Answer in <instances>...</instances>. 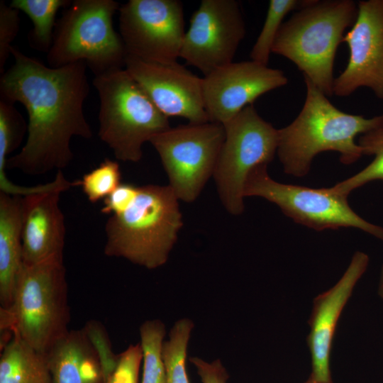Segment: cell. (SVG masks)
<instances>
[{
	"mask_svg": "<svg viewBox=\"0 0 383 383\" xmlns=\"http://www.w3.org/2000/svg\"><path fill=\"white\" fill-rule=\"evenodd\" d=\"M99 99L98 135L121 161L138 162L143 145L170 128L169 118L123 69L95 76Z\"/></svg>",
	"mask_w": 383,
	"mask_h": 383,
	"instance_id": "52a82bcc",
	"label": "cell"
},
{
	"mask_svg": "<svg viewBox=\"0 0 383 383\" xmlns=\"http://www.w3.org/2000/svg\"><path fill=\"white\" fill-rule=\"evenodd\" d=\"M23 266L21 196L0 192V303L9 309L13 301Z\"/></svg>",
	"mask_w": 383,
	"mask_h": 383,
	"instance_id": "d6986e66",
	"label": "cell"
},
{
	"mask_svg": "<svg viewBox=\"0 0 383 383\" xmlns=\"http://www.w3.org/2000/svg\"><path fill=\"white\" fill-rule=\"evenodd\" d=\"M164 324L158 320L147 321L140 328L143 351V377L141 383H166L162 356Z\"/></svg>",
	"mask_w": 383,
	"mask_h": 383,
	"instance_id": "d4e9b609",
	"label": "cell"
},
{
	"mask_svg": "<svg viewBox=\"0 0 383 383\" xmlns=\"http://www.w3.org/2000/svg\"><path fill=\"white\" fill-rule=\"evenodd\" d=\"M178 201L169 185L138 187L130 206L106 221L104 254L150 270L163 265L183 226Z\"/></svg>",
	"mask_w": 383,
	"mask_h": 383,
	"instance_id": "3957f363",
	"label": "cell"
},
{
	"mask_svg": "<svg viewBox=\"0 0 383 383\" xmlns=\"http://www.w3.org/2000/svg\"><path fill=\"white\" fill-rule=\"evenodd\" d=\"M28 123L13 104L0 99V192L7 193L13 187L6 175L7 156L19 147Z\"/></svg>",
	"mask_w": 383,
	"mask_h": 383,
	"instance_id": "7402d4cb",
	"label": "cell"
},
{
	"mask_svg": "<svg viewBox=\"0 0 383 383\" xmlns=\"http://www.w3.org/2000/svg\"><path fill=\"white\" fill-rule=\"evenodd\" d=\"M225 138L213 174L221 201L227 211L243 213L244 189L250 172L268 165L277 150L278 129L265 121L253 105L223 124Z\"/></svg>",
	"mask_w": 383,
	"mask_h": 383,
	"instance_id": "ba28073f",
	"label": "cell"
},
{
	"mask_svg": "<svg viewBox=\"0 0 383 383\" xmlns=\"http://www.w3.org/2000/svg\"><path fill=\"white\" fill-rule=\"evenodd\" d=\"M11 55L13 64L0 77V99L21 103L28 122L26 143L7 159L6 168L31 176L62 170L74 157L72 138L92 137L84 113L89 93L87 64L48 67L13 45Z\"/></svg>",
	"mask_w": 383,
	"mask_h": 383,
	"instance_id": "6da1fadb",
	"label": "cell"
},
{
	"mask_svg": "<svg viewBox=\"0 0 383 383\" xmlns=\"http://www.w3.org/2000/svg\"><path fill=\"white\" fill-rule=\"evenodd\" d=\"M69 0H12L10 6L25 13L33 28L28 35L29 45L34 50L48 53L53 39L56 15L60 8H65Z\"/></svg>",
	"mask_w": 383,
	"mask_h": 383,
	"instance_id": "44dd1931",
	"label": "cell"
},
{
	"mask_svg": "<svg viewBox=\"0 0 383 383\" xmlns=\"http://www.w3.org/2000/svg\"><path fill=\"white\" fill-rule=\"evenodd\" d=\"M138 187L121 183L111 194L104 199L101 213L118 215L126 211L135 199Z\"/></svg>",
	"mask_w": 383,
	"mask_h": 383,
	"instance_id": "f546056e",
	"label": "cell"
},
{
	"mask_svg": "<svg viewBox=\"0 0 383 383\" xmlns=\"http://www.w3.org/2000/svg\"><path fill=\"white\" fill-rule=\"evenodd\" d=\"M304 383H321V382H318L313 379H311V377H309L306 382H305Z\"/></svg>",
	"mask_w": 383,
	"mask_h": 383,
	"instance_id": "836d02e7",
	"label": "cell"
},
{
	"mask_svg": "<svg viewBox=\"0 0 383 383\" xmlns=\"http://www.w3.org/2000/svg\"><path fill=\"white\" fill-rule=\"evenodd\" d=\"M245 35L238 1L202 0L190 18L179 57L206 76L233 62Z\"/></svg>",
	"mask_w": 383,
	"mask_h": 383,
	"instance_id": "7c38bea8",
	"label": "cell"
},
{
	"mask_svg": "<svg viewBox=\"0 0 383 383\" xmlns=\"http://www.w3.org/2000/svg\"><path fill=\"white\" fill-rule=\"evenodd\" d=\"M358 145L364 155H374V160L360 172L331 187L335 193L348 196L352 191L368 182L383 180V128L361 135Z\"/></svg>",
	"mask_w": 383,
	"mask_h": 383,
	"instance_id": "603a6c76",
	"label": "cell"
},
{
	"mask_svg": "<svg viewBox=\"0 0 383 383\" xmlns=\"http://www.w3.org/2000/svg\"><path fill=\"white\" fill-rule=\"evenodd\" d=\"M121 172L118 162L105 159L99 166L77 180V186L89 202L95 204L104 199L121 184Z\"/></svg>",
	"mask_w": 383,
	"mask_h": 383,
	"instance_id": "4316f807",
	"label": "cell"
},
{
	"mask_svg": "<svg viewBox=\"0 0 383 383\" xmlns=\"http://www.w3.org/2000/svg\"><path fill=\"white\" fill-rule=\"evenodd\" d=\"M20 29L19 11L0 1V73L4 71L5 64L11 55L12 42Z\"/></svg>",
	"mask_w": 383,
	"mask_h": 383,
	"instance_id": "83f0119b",
	"label": "cell"
},
{
	"mask_svg": "<svg viewBox=\"0 0 383 383\" xmlns=\"http://www.w3.org/2000/svg\"><path fill=\"white\" fill-rule=\"evenodd\" d=\"M378 295L383 300V265L381 269L379 281Z\"/></svg>",
	"mask_w": 383,
	"mask_h": 383,
	"instance_id": "1f68e13d",
	"label": "cell"
},
{
	"mask_svg": "<svg viewBox=\"0 0 383 383\" xmlns=\"http://www.w3.org/2000/svg\"><path fill=\"white\" fill-rule=\"evenodd\" d=\"M125 69L167 118H184L189 123L210 121L204 104L202 78L177 61L148 62L127 55Z\"/></svg>",
	"mask_w": 383,
	"mask_h": 383,
	"instance_id": "5bb4252c",
	"label": "cell"
},
{
	"mask_svg": "<svg viewBox=\"0 0 383 383\" xmlns=\"http://www.w3.org/2000/svg\"><path fill=\"white\" fill-rule=\"evenodd\" d=\"M72 186H77V181H68L59 170L54 180L21 196L23 265L63 258L66 228L60 197Z\"/></svg>",
	"mask_w": 383,
	"mask_h": 383,
	"instance_id": "2e32d148",
	"label": "cell"
},
{
	"mask_svg": "<svg viewBox=\"0 0 383 383\" xmlns=\"http://www.w3.org/2000/svg\"><path fill=\"white\" fill-rule=\"evenodd\" d=\"M67 300L63 258L23 265L11 306L1 309V328L46 355L70 331Z\"/></svg>",
	"mask_w": 383,
	"mask_h": 383,
	"instance_id": "5b68a950",
	"label": "cell"
},
{
	"mask_svg": "<svg viewBox=\"0 0 383 383\" xmlns=\"http://www.w3.org/2000/svg\"><path fill=\"white\" fill-rule=\"evenodd\" d=\"M121 4L113 0H74L57 20L48 66L84 61L95 76L125 68L127 52L113 17Z\"/></svg>",
	"mask_w": 383,
	"mask_h": 383,
	"instance_id": "8992f818",
	"label": "cell"
},
{
	"mask_svg": "<svg viewBox=\"0 0 383 383\" xmlns=\"http://www.w3.org/2000/svg\"><path fill=\"white\" fill-rule=\"evenodd\" d=\"M111 374H104V383H110L111 378Z\"/></svg>",
	"mask_w": 383,
	"mask_h": 383,
	"instance_id": "d6a6232c",
	"label": "cell"
},
{
	"mask_svg": "<svg viewBox=\"0 0 383 383\" xmlns=\"http://www.w3.org/2000/svg\"><path fill=\"white\" fill-rule=\"evenodd\" d=\"M119 34L127 55L154 62L179 57L185 35L179 0H129L121 4Z\"/></svg>",
	"mask_w": 383,
	"mask_h": 383,
	"instance_id": "8fae6325",
	"label": "cell"
},
{
	"mask_svg": "<svg viewBox=\"0 0 383 383\" xmlns=\"http://www.w3.org/2000/svg\"><path fill=\"white\" fill-rule=\"evenodd\" d=\"M143 361L140 344L130 345L118 355L110 383H138V374Z\"/></svg>",
	"mask_w": 383,
	"mask_h": 383,
	"instance_id": "f1b7e54d",
	"label": "cell"
},
{
	"mask_svg": "<svg viewBox=\"0 0 383 383\" xmlns=\"http://www.w3.org/2000/svg\"><path fill=\"white\" fill-rule=\"evenodd\" d=\"M309 0H270L265 22L250 53L252 60L267 65L272 46L284 17L304 6Z\"/></svg>",
	"mask_w": 383,
	"mask_h": 383,
	"instance_id": "cb8c5ba5",
	"label": "cell"
},
{
	"mask_svg": "<svg viewBox=\"0 0 383 383\" xmlns=\"http://www.w3.org/2000/svg\"><path fill=\"white\" fill-rule=\"evenodd\" d=\"M46 356L52 383H104L99 352L84 327L69 331Z\"/></svg>",
	"mask_w": 383,
	"mask_h": 383,
	"instance_id": "ac0fdd59",
	"label": "cell"
},
{
	"mask_svg": "<svg viewBox=\"0 0 383 383\" xmlns=\"http://www.w3.org/2000/svg\"><path fill=\"white\" fill-rule=\"evenodd\" d=\"M194 325L187 318L177 321L163 343L162 356L166 383H190L186 370L187 348Z\"/></svg>",
	"mask_w": 383,
	"mask_h": 383,
	"instance_id": "484cf974",
	"label": "cell"
},
{
	"mask_svg": "<svg viewBox=\"0 0 383 383\" xmlns=\"http://www.w3.org/2000/svg\"><path fill=\"white\" fill-rule=\"evenodd\" d=\"M189 361L196 367L202 383H226L228 374L220 360L209 363L198 357H191Z\"/></svg>",
	"mask_w": 383,
	"mask_h": 383,
	"instance_id": "4dcf8cb0",
	"label": "cell"
},
{
	"mask_svg": "<svg viewBox=\"0 0 383 383\" xmlns=\"http://www.w3.org/2000/svg\"><path fill=\"white\" fill-rule=\"evenodd\" d=\"M281 70L253 61L231 62L202 77L203 99L211 122L224 124L268 91L284 86Z\"/></svg>",
	"mask_w": 383,
	"mask_h": 383,
	"instance_id": "9a60e30c",
	"label": "cell"
},
{
	"mask_svg": "<svg viewBox=\"0 0 383 383\" xmlns=\"http://www.w3.org/2000/svg\"><path fill=\"white\" fill-rule=\"evenodd\" d=\"M224 138L223 126L209 121L170 127L150 140L179 200L192 203L199 196L213 176Z\"/></svg>",
	"mask_w": 383,
	"mask_h": 383,
	"instance_id": "30bf717a",
	"label": "cell"
},
{
	"mask_svg": "<svg viewBox=\"0 0 383 383\" xmlns=\"http://www.w3.org/2000/svg\"><path fill=\"white\" fill-rule=\"evenodd\" d=\"M0 383H52L46 355L12 334L1 353Z\"/></svg>",
	"mask_w": 383,
	"mask_h": 383,
	"instance_id": "ffe728a7",
	"label": "cell"
},
{
	"mask_svg": "<svg viewBox=\"0 0 383 383\" xmlns=\"http://www.w3.org/2000/svg\"><path fill=\"white\" fill-rule=\"evenodd\" d=\"M357 15V4L353 0H309L283 23L272 52L292 61L305 78L331 96L336 50Z\"/></svg>",
	"mask_w": 383,
	"mask_h": 383,
	"instance_id": "277c9868",
	"label": "cell"
},
{
	"mask_svg": "<svg viewBox=\"0 0 383 383\" xmlns=\"http://www.w3.org/2000/svg\"><path fill=\"white\" fill-rule=\"evenodd\" d=\"M304 81L301 110L291 123L278 129L277 153L284 172L305 176L316 155L326 151L338 152L343 164L355 162L364 155L355 138L383 128V114L368 118L343 112L309 79Z\"/></svg>",
	"mask_w": 383,
	"mask_h": 383,
	"instance_id": "7a4b0ae2",
	"label": "cell"
},
{
	"mask_svg": "<svg viewBox=\"0 0 383 383\" xmlns=\"http://www.w3.org/2000/svg\"><path fill=\"white\" fill-rule=\"evenodd\" d=\"M244 196L264 198L296 223L317 231L355 228L383 241V228L355 213L347 196L335 193L331 187L313 189L276 182L268 174L267 165L259 166L250 172Z\"/></svg>",
	"mask_w": 383,
	"mask_h": 383,
	"instance_id": "9c48e42d",
	"label": "cell"
},
{
	"mask_svg": "<svg viewBox=\"0 0 383 383\" xmlns=\"http://www.w3.org/2000/svg\"><path fill=\"white\" fill-rule=\"evenodd\" d=\"M352 26L343 39L348 62L334 79L333 94L348 96L365 87L383 99V0L360 1Z\"/></svg>",
	"mask_w": 383,
	"mask_h": 383,
	"instance_id": "4fadbf2b",
	"label": "cell"
},
{
	"mask_svg": "<svg viewBox=\"0 0 383 383\" xmlns=\"http://www.w3.org/2000/svg\"><path fill=\"white\" fill-rule=\"evenodd\" d=\"M369 260L366 253L356 252L339 281L313 299L307 344L311 359L309 377L318 382L333 383L330 357L336 326L355 284L367 268Z\"/></svg>",
	"mask_w": 383,
	"mask_h": 383,
	"instance_id": "e0dca14e",
	"label": "cell"
}]
</instances>
